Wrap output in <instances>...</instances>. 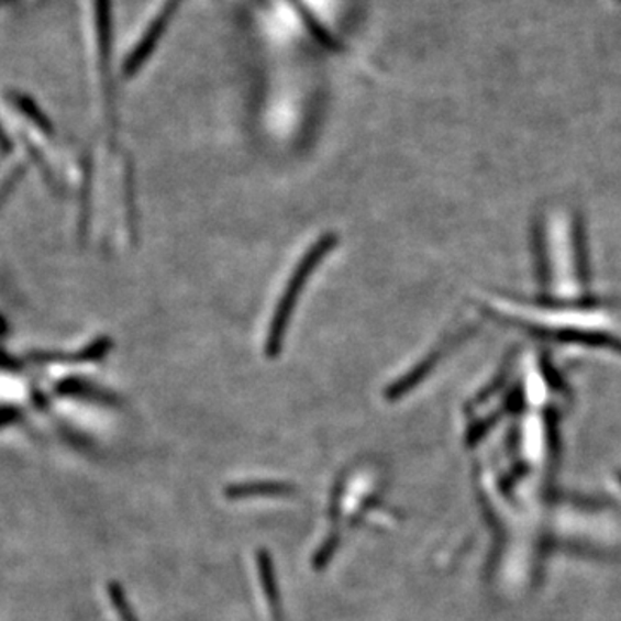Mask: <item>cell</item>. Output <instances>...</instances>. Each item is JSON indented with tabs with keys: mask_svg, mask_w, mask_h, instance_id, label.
<instances>
[{
	"mask_svg": "<svg viewBox=\"0 0 621 621\" xmlns=\"http://www.w3.org/2000/svg\"><path fill=\"white\" fill-rule=\"evenodd\" d=\"M618 478H620V481H621V472H620V474H618Z\"/></svg>",
	"mask_w": 621,
	"mask_h": 621,
	"instance_id": "9c48e42d",
	"label": "cell"
},
{
	"mask_svg": "<svg viewBox=\"0 0 621 621\" xmlns=\"http://www.w3.org/2000/svg\"><path fill=\"white\" fill-rule=\"evenodd\" d=\"M293 490L296 489L292 486L284 481H251L229 487L225 492L230 499H245L254 496H289Z\"/></svg>",
	"mask_w": 621,
	"mask_h": 621,
	"instance_id": "3957f363",
	"label": "cell"
},
{
	"mask_svg": "<svg viewBox=\"0 0 621 621\" xmlns=\"http://www.w3.org/2000/svg\"><path fill=\"white\" fill-rule=\"evenodd\" d=\"M57 392L60 396L84 397V399H92L97 402H113L108 393L102 390L96 389L89 381H81L78 378H68V380L60 381L57 385Z\"/></svg>",
	"mask_w": 621,
	"mask_h": 621,
	"instance_id": "277c9868",
	"label": "cell"
},
{
	"mask_svg": "<svg viewBox=\"0 0 621 621\" xmlns=\"http://www.w3.org/2000/svg\"><path fill=\"white\" fill-rule=\"evenodd\" d=\"M187 2L189 0H153L145 9L141 20L136 21L135 35L121 63V75L124 78L136 77L144 69Z\"/></svg>",
	"mask_w": 621,
	"mask_h": 621,
	"instance_id": "6da1fadb",
	"label": "cell"
},
{
	"mask_svg": "<svg viewBox=\"0 0 621 621\" xmlns=\"http://www.w3.org/2000/svg\"><path fill=\"white\" fill-rule=\"evenodd\" d=\"M257 566H259L260 581L265 587L266 598H268L273 610L278 611V587L277 581H275V574H273L271 559H269V554L266 551L257 553Z\"/></svg>",
	"mask_w": 621,
	"mask_h": 621,
	"instance_id": "5b68a950",
	"label": "cell"
},
{
	"mask_svg": "<svg viewBox=\"0 0 621 621\" xmlns=\"http://www.w3.org/2000/svg\"><path fill=\"white\" fill-rule=\"evenodd\" d=\"M18 414H20V411H18V409L5 408L4 420H2V425L8 426L9 423H11V421H16Z\"/></svg>",
	"mask_w": 621,
	"mask_h": 621,
	"instance_id": "ba28073f",
	"label": "cell"
},
{
	"mask_svg": "<svg viewBox=\"0 0 621 621\" xmlns=\"http://www.w3.org/2000/svg\"><path fill=\"white\" fill-rule=\"evenodd\" d=\"M337 241L335 233H325L320 241L314 242L313 247L309 248L308 254L297 265L289 284L285 287L277 311L273 314L271 325H269L268 341H266V354L269 357H277L281 353L285 333H287V326H289L299 296H301L302 289L313 275L314 269L320 266L321 260L325 259L326 254L337 245Z\"/></svg>",
	"mask_w": 621,
	"mask_h": 621,
	"instance_id": "7a4b0ae2",
	"label": "cell"
},
{
	"mask_svg": "<svg viewBox=\"0 0 621 621\" xmlns=\"http://www.w3.org/2000/svg\"><path fill=\"white\" fill-rule=\"evenodd\" d=\"M337 545H339V537L337 535H330L329 539H326L325 544L321 545V550L320 553L317 554V557H314V569H323L326 566V563L330 562V559H332L333 553H335V550H337Z\"/></svg>",
	"mask_w": 621,
	"mask_h": 621,
	"instance_id": "52a82bcc",
	"label": "cell"
},
{
	"mask_svg": "<svg viewBox=\"0 0 621 621\" xmlns=\"http://www.w3.org/2000/svg\"><path fill=\"white\" fill-rule=\"evenodd\" d=\"M12 102L16 104V108L20 109L21 114H23L24 118H29V120L32 121L33 124H35L36 129H41L42 132L45 133H53L51 121H48V118L45 117L44 113H42L41 109H38V106H36L35 102L30 99V97L20 96V93H16V96H14V99H12Z\"/></svg>",
	"mask_w": 621,
	"mask_h": 621,
	"instance_id": "8992f818",
	"label": "cell"
}]
</instances>
